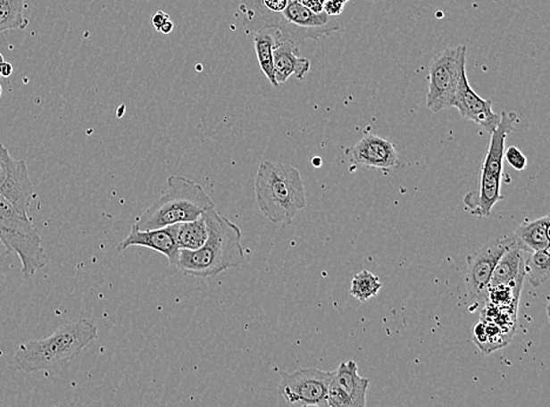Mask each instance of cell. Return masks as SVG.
Masks as SVG:
<instances>
[{
	"label": "cell",
	"mask_w": 550,
	"mask_h": 407,
	"mask_svg": "<svg viewBox=\"0 0 550 407\" xmlns=\"http://www.w3.org/2000/svg\"><path fill=\"white\" fill-rule=\"evenodd\" d=\"M208 226V238L196 250H179L175 267L183 274L194 278H214L230 269L245 263L242 231L238 224L216 212L215 208L204 212Z\"/></svg>",
	"instance_id": "1"
},
{
	"label": "cell",
	"mask_w": 550,
	"mask_h": 407,
	"mask_svg": "<svg viewBox=\"0 0 550 407\" xmlns=\"http://www.w3.org/2000/svg\"><path fill=\"white\" fill-rule=\"evenodd\" d=\"M255 195L262 214L280 226L293 222L306 205L301 173L288 163L262 162L255 179Z\"/></svg>",
	"instance_id": "2"
},
{
	"label": "cell",
	"mask_w": 550,
	"mask_h": 407,
	"mask_svg": "<svg viewBox=\"0 0 550 407\" xmlns=\"http://www.w3.org/2000/svg\"><path fill=\"white\" fill-rule=\"evenodd\" d=\"M96 338L98 327L92 320L65 324L46 338L22 343L14 354V363L26 375L46 371L72 361Z\"/></svg>",
	"instance_id": "3"
},
{
	"label": "cell",
	"mask_w": 550,
	"mask_h": 407,
	"mask_svg": "<svg viewBox=\"0 0 550 407\" xmlns=\"http://www.w3.org/2000/svg\"><path fill=\"white\" fill-rule=\"evenodd\" d=\"M212 208H215L214 201L204 187L181 175H171L159 199L142 212L134 226L140 230L159 229L193 221Z\"/></svg>",
	"instance_id": "4"
},
{
	"label": "cell",
	"mask_w": 550,
	"mask_h": 407,
	"mask_svg": "<svg viewBox=\"0 0 550 407\" xmlns=\"http://www.w3.org/2000/svg\"><path fill=\"white\" fill-rule=\"evenodd\" d=\"M501 120L491 133L488 154L482 163L480 182L477 192H471L463 197L466 211L478 218H488L501 195V179H503L504 144L508 134L518 121L515 112H503Z\"/></svg>",
	"instance_id": "5"
},
{
	"label": "cell",
	"mask_w": 550,
	"mask_h": 407,
	"mask_svg": "<svg viewBox=\"0 0 550 407\" xmlns=\"http://www.w3.org/2000/svg\"><path fill=\"white\" fill-rule=\"evenodd\" d=\"M0 242L6 253L20 257L25 278H31L45 267L46 256L35 224L3 196H0Z\"/></svg>",
	"instance_id": "6"
},
{
	"label": "cell",
	"mask_w": 550,
	"mask_h": 407,
	"mask_svg": "<svg viewBox=\"0 0 550 407\" xmlns=\"http://www.w3.org/2000/svg\"><path fill=\"white\" fill-rule=\"evenodd\" d=\"M467 47L459 45L434 55L429 65V92L426 106L429 111L450 110L458 89L460 77L466 69Z\"/></svg>",
	"instance_id": "7"
},
{
	"label": "cell",
	"mask_w": 550,
	"mask_h": 407,
	"mask_svg": "<svg viewBox=\"0 0 550 407\" xmlns=\"http://www.w3.org/2000/svg\"><path fill=\"white\" fill-rule=\"evenodd\" d=\"M269 18L264 22L274 24L282 32L284 40H290L299 46L306 39L318 40L340 29L334 17L324 11L314 12L297 0H289L286 10Z\"/></svg>",
	"instance_id": "8"
},
{
	"label": "cell",
	"mask_w": 550,
	"mask_h": 407,
	"mask_svg": "<svg viewBox=\"0 0 550 407\" xmlns=\"http://www.w3.org/2000/svg\"><path fill=\"white\" fill-rule=\"evenodd\" d=\"M334 373L312 368L282 373L279 394L291 406L328 407V391Z\"/></svg>",
	"instance_id": "9"
},
{
	"label": "cell",
	"mask_w": 550,
	"mask_h": 407,
	"mask_svg": "<svg viewBox=\"0 0 550 407\" xmlns=\"http://www.w3.org/2000/svg\"><path fill=\"white\" fill-rule=\"evenodd\" d=\"M514 245L512 237L492 238L477 252L467 257L465 276L467 296L475 301H486L489 281L500 257Z\"/></svg>",
	"instance_id": "10"
},
{
	"label": "cell",
	"mask_w": 550,
	"mask_h": 407,
	"mask_svg": "<svg viewBox=\"0 0 550 407\" xmlns=\"http://www.w3.org/2000/svg\"><path fill=\"white\" fill-rule=\"evenodd\" d=\"M0 196L9 200L24 215H28L36 197L28 164L24 160L14 159L3 144H0Z\"/></svg>",
	"instance_id": "11"
},
{
	"label": "cell",
	"mask_w": 550,
	"mask_h": 407,
	"mask_svg": "<svg viewBox=\"0 0 550 407\" xmlns=\"http://www.w3.org/2000/svg\"><path fill=\"white\" fill-rule=\"evenodd\" d=\"M369 378L358 375L354 361H343L336 370L329 386L328 407H364Z\"/></svg>",
	"instance_id": "12"
},
{
	"label": "cell",
	"mask_w": 550,
	"mask_h": 407,
	"mask_svg": "<svg viewBox=\"0 0 550 407\" xmlns=\"http://www.w3.org/2000/svg\"><path fill=\"white\" fill-rule=\"evenodd\" d=\"M453 107H455L467 120L477 123L489 134L496 129L501 120V115L492 110L491 100L481 98L471 87L467 80L466 69L460 77Z\"/></svg>",
	"instance_id": "13"
},
{
	"label": "cell",
	"mask_w": 550,
	"mask_h": 407,
	"mask_svg": "<svg viewBox=\"0 0 550 407\" xmlns=\"http://www.w3.org/2000/svg\"><path fill=\"white\" fill-rule=\"evenodd\" d=\"M351 160L358 166L390 170L399 162L398 152L391 141L369 134L351 148Z\"/></svg>",
	"instance_id": "14"
},
{
	"label": "cell",
	"mask_w": 550,
	"mask_h": 407,
	"mask_svg": "<svg viewBox=\"0 0 550 407\" xmlns=\"http://www.w3.org/2000/svg\"><path fill=\"white\" fill-rule=\"evenodd\" d=\"M130 246H144V248L162 253L173 267L178 262L179 248L175 241L173 226L159 228V229L140 230L133 224L129 237L123 238L121 244L118 245V252H123Z\"/></svg>",
	"instance_id": "15"
},
{
	"label": "cell",
	"mask_w": 550,
	"mask_h": 407,
	"mask_svg": "<svg viewBox=\"0 0 550 407\" xmlns=\"http://www.w3.org/2000/svg\"><path fill=\"white\" fill-rule=\"evenodd\" d=\"M309 59L299 57L298 46L290 40H284L274 50V72L277 84H284L291 76L304 79L310 71Z\"/></svg>",
	"instance_id": "16"
},
{
	"label": "cell",
	"mask_w": 550,
	"mask_h": 407,
	"mask_svg": "<svg viewBox=\"0 0 550 407\" xmlns=\"http://www.w3.org/2000/svg\"><path fill=\"white\" fill-rule=\"evenodd\" d=\"M284 41L282 32L276 25L264 22L260 29L254 35V46H255L258 65L261 67L265 78L275 88L279 84L275 79L274 50L277 45Z\"/></svg>",
	"instance_id": "17"
},
{
	"label": "cell",
	"mask_w": 550,
	"mask_h": 407,
	"mask_svg": "<svg viewBox=\"0 0 550 407\" xmlns=\"http://www.w3.org/2000/svg\"><path fill=\"white\" fill-rule=\"evenodd\" d=\"M549 226L548 215L520 224L512 235L514 245L527 253L549 248Z\"/></svg>",
	"instance_id": "18"
},
{
	"label": "cell",
	"mask_w": 550,
	"mask_h": 407,
	"mask_svg": "<svg viewBox=\"0 0 550 407\" xmlns=\"http://www.w3.org/2000/svg\"><path fill=\"white\" fill-rule=\"evenodd\" d=\"M526 261L523 259L522 250L512 245L500 257L496 269H494L489 287L500 285H523L525 279Z\"/></svg>",
	"instance_id": "19"
},
{
	"label": "cell",
	"mask_w": 550,
	"mask_h": 407,
	"mask_svg": "<svg viewBox=\"0 0 550 407\" xmlns=\"http://www.w3.org/2000/svg\"><path fill=\"white\" fill-rule=\"evenodd\" d=\"M514 336V332L504 330L497 324L489 320H480L474 327V342L484 353L506 346Z\"/></svg>",
	"instance_id": "20"
},
{
	"label": "cell",
	"mask_w": 550,
	"mask_h": 407,
	"mask_svg": "<svg viewBox=\"0 0 550 407\" xmlns=\"http://www.w3.org/2000/svg\"><path fill=\"white\" fill-rule=\"evenodd\" d=\"M174 228L175 241L179 250H196L205 244L208 238V226L205 216L181 223L171 224Z\"/></svg>",
	"instance_id": "21"
},
{
	"label": "cell",
	"mask_w": 550,
	"mask_h": 407,
	"mask_svg": "<svg viewBox=\"0 0 550 407\" xmlns=\"http://www.w3.org/2000/svg\"><path fill=\"white\" fill-rule=\"evenodd\" d=\"M24 11L25 0H0V33L24 31L29 24Z\"/></svg>",
	"instance_id": "22"
},
{
	"label": "cell",
	"mask_w": 550,
	"mask_h": 407,
	"mask_svg": "<svg viewBox=\"0 0 550 407\" xmlns=\"http://www.w3.org/2000/svg\"><path fill=\"white\" fill-rule=\"evenodd\" d=\"M530 253L529 260L525 263L526 275L529 276L531 286L540 287L550 278L549 248Z\"/></svg>",
	"instance_id": "23"
},
{
	"label": "cell",
	"mask_w": 550,
	"mask_h": 407,
	"mask_svg": "<svg viewBox=\"0 0 550 407\" xmlns=\"http://www.w3.org/2000/svg\"><path fill=\"white\" fill-rule=\"evenodd\" d=\"M381 282L376 275L368 270H362L354 276L353 283H351L350 293L358 301L366 302L374 296L381 289Z\"/></svg>",
	"instance_id": "24"
},
{
	"label": "cell",
	"mask_w": 550,
	"mask_h": 407,
	"mask_svg": "<svg viewBox=\"0 0 550 407\" xmlns=\"http://www.w3.org/2000/svg\"><path fill=\"white\" fill-rule=\"evenodd\" d=\"M504 156L508 164L518 171L525 170L527 164H529L525 154H523L519 148L514 147V145H511V147L504 152Z\"/></svg>",
	"instance_id": "25"
},
{
	"label": "cell",
	"mask_w": 550,
	"mask_h": 407,
	"mask_svg": "<svg viewBox=\"0 0 550 407\" xmlns=\"http://www.w3.org/2000/svg\"><path fill=\"white\" fill-rule=\"evenodd\" d=\"M346 2H349V0H324L323 11L328 16H339Z\"/></svg>",
	"instance_id": "26"
},
{
	"label": "cell",
	"mask_w": 550,
	"mask_h": 407,
	"mask_svg": "<svg viewBox=\"0 0 550 407\" xmlns=\"http://www.w3.org/2000/svg\"><path fill=\"white\" fill-rule=\"evenodd\" d=\"M262 4L269 12L280 13L286 10L289 0H262Z\"/></svg>",
	"instance_id": "27"
},
{
	"label": "cell",
	"mask_w": 550,
	"mask_h": 407,
	"mask_svg": "<svg viewBox=\"0 0 550 407\" xmlns=\"http://www.w3.org/2000/svg\"><path fill=\"white\" fill-rule=\"evenodd\" d=\"M171 20L170 14L163 12V11H156L152 17V25L154 26V29L157 32L160 31L161 26L164 24V22Z\"/></svg>",
	"instance_id": "28"
},
{
	"label": "cell",
	"mask_w": 550,
	"mask_h": 407,
	"mask_svg": "<svg viewBox=\"0 0 550 407\" xmlns=\"http://www.w3.org/2000/svg\"><path fill=\"white\" fill-rule=\"evenodd\" d=\"M13 67L10 62H4L2 65H0V77L2 78H9L12 76Z\"/></svg>",
	"instance_id": "29"
},
{
	"label": "cell",
	"mask_w": 550,
	"mask_h": 407,
	"mask_svg": "<svg viewBox=\"0 0 550 407\" xmlns=\"http://www.w3.org/2000/svg\"><path fill=\"white\" fill-rule=\"evenodd\" d=\"M173 29H174V21L170 20L164 22L162 26H161L159 32L162 33V35H170V33L173 32Z\"/></svg>",
	"instance_id": "30"
},
{
	"label": "cell",
	"mask_w": 550,
	"mask_h": 407,
	"mask_svg": "<svg viewBox=\"0 0 550 407\" xmlns=\"http://www.w3.org/2000/svg\"><path fill=\"white\" fill-rule=\"evenodd\" d=\"M312 164L314 167H321V160L320 158L312 159Z\"/></svg>",
	"instance_id": "31"
},
{
	"label": "cell",
	"mask_w": 550,
	"mask_h": 407,
	"mask_svg": "<svg viewBox=\"0 0 550 407\" xmlns=\"http://www.w3.org/2000/svg\"><path fill=\"white\" fill-rule=\"evenodd\" d=\"M3 62H4V57H3V54H0V65H2Z\"/></svg>",
	"instance_id": "32"
},
{
	"label": "cell",
	"mask_w": 550,
	"mask_h": 407,
	"mask_svg": "<svg viewBox=\"0 0 550 407\" xmlns=\"http://www.w3.org/2000/svg\"><path fill=\"white\" fill-rule=\"evenodd\" d=\"M0 96H2V86H0Z\"/></svg>",
	"instance_id": "33"
}]
</instances>
